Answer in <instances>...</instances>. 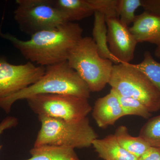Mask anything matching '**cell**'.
<instances>
[{
	"mask_svg": "<svg viewBox=\"0 0 160 160\" xmlns=\"http://www.w3.org/2000/svg\"><path fill=\"white\" fill-rule=\"evenodd\" d=\"M94 11L102 14L106 19L119 18V0H88Z\"/></svg>",
	"mask_w": 160,
	"mask_h": 160,
	"instance_id": "obj_21",
	"label": "cell"
},
{
	"mask_svg": "<svg viewBox=\"0 0 160 160\" xmlns=\"http://www.w3.org/2000/svg\"><path fill=\"white\" fill-rule=\"evenodd\" d=\"M90 90L67 61L46 67V71L34 84L7 97L0 99V108L6 113L16 101L39 94H65L89 99Z\"/></svg>",
	"mask_w": 160,
	"mask_h": 160,
	"instance_id": "obj_2",
	"label": "cell"
},
{
	"mask_svg": "<svg viewBox=\"0 0 160 160\" xmlns=\"http://www.w3.org/2000/svg\"><path fill=\"white\" fill-rule=\"evenodd\" d=\"M83 29L77 23L68 22L56 29L38 32L23 41L9 33L0 32L26 60L46 67L67 61L69 52L82 38Z\"/></svg>",
	"mask_w": 160,
	"mask_h": 160,
	"instance_id": "obj_1",
	"label": "cell"
},
{
	"mask_svg": "<svg viewBox=\"0 0 160 160\" xmlns=\"http://www.w3.org/2000/svg\"><path fill=\"white\" fill-rule=\"evenodd\" d=\"M142 7L145 11L160 16V0H141Z\"/></svg>",
	"mask_w": 160,
	"mask_h": 160,
	"instance_id": "obj_22",
	"label": "cell"
},
{
	"mask_svg": "<svg viewBox=\"0 0 160 160\" xmlns=\"http://www.w3.org/2000/svg\"><path fill=\"white\" fill-rule=\"evenodd\" d=\"M109 51L120 63H129L134 57L138 42L119 18L106 19Z\"/></svg>",
	"mask_w": 160,
	"mask_h": 160,
	"instance_id": "obj_9",
	"label": "cell"
},
{
	"mask_svg": "<svg viewBox=\"0 0 160 160\" xmlns=\"http://www.w3.org/2000/svg\"><path fill=\"white\" fill-rule=\"evenodd\" d=\"M114 135L123 149L138 158L151 147L142 138L131 136L125 126L118 127Z\"/></svg>",
	"mask_w": 160,
	"mask_h": 160,
	"instance_id": "obj_16",
	"label": "cell"
},
{
	"mask_svg": "<svg viewBox=\"0 0 160 160\" xmlns=\"http://www.w3.org/2000/svg\"><path fill=\"white\" fill-rule=\"evenodd\" d=\"M130 64L133 68L142 72L160 92V63L153 58L150 52H145L144 58L141 62Z\"/></svg>",
	"mask_w": 160,
	"mask_h": 160,
	"instance_id": "obj_17",
	"label": "cell"
},
{
	"mask_svg": "<svg viewBox=\"0 0 160 160\" xmlns=\"http://www.w3.org/2000/svg\"><path fill=\"white\" fill-rule=\"evenodd\" d=\"M16 3L14 20L20 30L26 34L32 36L69 22L52 0H17Z\"/></svg>",
	"mask_w": 160,
	"mask_h": 160,
	"instance_id": "obj_6",
	"label": "cell"
},
{
	"mask_svg": "<svg viewBox=\"0 0 160 160\" xmlns=\"http://www.w3.org/2000/svg\"><path fill=\"white\" fill-rule=\"evenodd\" d=\"M29 152L32 157L26 160H81L70 147L46 145L34 147Z\"/></svg>",
	"mask_w": 160,
	"mask_h": 160,
	"instance_id": "obj_15",
	"label": "cell"
},
{
	"mask_svg": "<svg viewBox=\"0 0 160 160\" xmlns=\"http://www.w3.org/2000/svg\"><path fill=\"white\" fill-rule=\"evenodd\" d=\"M113 90V89H112ZM116 93L122 107L124 116L134 115L148 119L152 114L144 104L138 100L132 98L126 97Z\"/></svg>",
	"mask_w": 160,
	"mask_h": 160,
	"instance_id": "obj_19",
	"label": "cell"
},
{
	"mask_svg": "<svg viewBox=\"0 0 160 160\" xmlns=\"http://www.w3.org/2000/svg\"><path fill=\"white\" fill-rule=\"evenodd\" d=\"M98 156L104 160H138L120 145L114 134H110L102 139L97 138L92 142Z\"/></svg>",
	"mask_w": 160,
	"mask_h": 160,
	"instance_id": "obj_12",
	"label": "cell"
},
{
	"mask_svg": "<svg viewBox=\"0 0 160 160\" xmlns=\"http://www.w3.org/2000/svg\"><path fill=\"white\" fill-rule=\"evenodd\" d=\"M52 5L61 12L69 22L80 21L94 14L88 0H52Z\"/></svg>",
	"mask_w": 160,
	"mask_h": 160,
	"instance_id": "obj_13",
	"label": "cell"
},
{
	"mask_svg": "<svg viewBox=\"0 0 160 160\" xmlns=\"http://www.w3.org/2000/svg\"><path fill=\"white\" fill-rule=\"evenodd\" d=\"M140 7L141 0H119V19L123 26L128 28L133 24L136 17L135 12Z\"/></svg>",
	"mask_w": 160,
	"mask_h": 160,
	"instance_id": "obj_20",
	"label": "cell"
},
{
	"mask_svg": "<svg viewBox=\"0 0 160 160\" xmlns=\"http://www.w3.org/2000/svg\"><path fill=\"white\" fill-rule=\"evenodd\" d=\"M46 67L36 66L31 62L14 65L0 57V99L7 97L27 88L43 76Z\"/></svg>",
	"mask_w": 160,
	"mask_h": 160,
	"instance_id": "obj_8",
	"label": "cell"
},
{
	"mask_svg": "<svg viewBox=\"0 0 160 160\" xmlns=\"http://www.w3.org/2000/svg\"><path fill=\"white\" fill-rule=\"evenodd\" d=\"M26 100L30 109L38 116L66 121H80L87 117L92 110L88 99L70 95L39 94Z\"/></svg>",
	"mask_w": 160,
	"mask_h": 160,
	"instance_id": "obj_7",
	"label": "cell"
},
{
	"mask_svg": "<svg viewBox=\"0 0 160 160\" xmlns=\"http://www.w3.org/2000/svg\"><path fill=\"white\" fill-rule=\"evenodd\" d=\"M138 160H160V149L150 147Z\"/></svg>",
	"mask_w": 160,
	"mask_h": 160,
	"instance_id": "obj_24",
	"label": "cell"
},
{
	"mask_svg": "<svg viewBox=\"0 0 160 160\" xmlns=\"http://www.w3.org/2000/svg\"><path fill=\"white\" fill-rule=\"evenodd\" d=\"M154 55L156 57L160 59V48L157 47L154 51Z\"/></svg>",
	"mask_w": 160,
	"mask_h": 160,
	"instance_id": "obj_25",
	"label": "cell"
},
{
	"mask_svg": "<svg viewBox=\"0 0 160 160\" xmlns=\"http://www.w3.org/2000/svg\"><path fill=\"white\" fill-rule=\"evenodd\" d=\"M130 32L138 43L148 42L160 48V16L145 11L136 15Z\"/></svg>",
	"mask_w": 160,
	"mask_h": 160,
	"instance_id": "obj_10",
	"label": "cell"
},
{
	"mask_svg": "<svg viewBox=\"0 0 160 160\" xmlns=\"http://www.w3.org/2000/svg\"><path fill=\"white\" fill-rule=\"evenodd\" d=\"M18 124V120L16 118L9 116L5 118L0 123V136L5 130L16 127ZM2 146V145H0V150Z\"/></svg>",
	"mask_w": 160,
	"mask_h": 160,
	"instance_id": "obj_23",
	"label": "cell"
},
{
	"mask_svg": "<svg viewBox=\"0 0 160 160\" xmlns=\"http://www.w3.org/2000/svg\"><path fill=\"white\" fill-rule=\"evenodd\" d=\"M94 18L92 38L95 43L99 55L103 59L110 60L114 65L119 64V62L109 51L107 42V27L105 16L98 12L95 11Z\"/></svg>",
	"mask_w": 160,
	"mask_h": 160,
	"instance_id": "obj_14",
	"label": "cell"
},
{
	"mask_svg": "<svg viewBox=\"0 0 160 160\" xmlns=\"http://www.w3.org/2000/svg\"><path fill=\"white\" fill-rule=\"evenodd\" d=\"M108 84L118 94L138 100L151 113L160 110V92L130 63L114 64Z\"/></svg>",
	"mask_w": 160,
	"mask_h": 160,
	"instance_id": "obj_5",
	"label": "cell"
},
{
	"mask_svg": "<svg viewBox=\"0 0 160 160\" xmlns=\"http://www.w3.org/2000/svg\"><path fill=\"white\" fill-rule=\"evenodd\" d=\"M67 61L91 92L102 91L109 83L113 63L100 56L92 38L82 37L69 52Z\"/></svg>",
	"mask_w": 160,
	"mask_h": 160,
	"instance_id": "obj_4",
	"label": "cell"
},
{
	"mask_svg": "<svg viewBox=\"0 0 160 160\" xmlns=\"http://www.w3.org/2000/svg\"><path fill=\"white\" fill-rule=\"evenodd\" d=\"M92 116L100 128L106 129L114 125L120 118L124 117L122 109L116 93L111 89L110 92L99 98L92 109Z\"/></svg>",
	"mask_w": 160,
	"mask_h": 160,
	"instance_id": "obj_11",
	"label": "cell"
},
{
	"mask_svg": "<svg viewBox=\"0 0 160 160\" xmlns=\"http://www.w3.org/2000/svg\"><path fill=\"white\" fill-rule=\"evenodd\" d=\"M38 118L41 127L34 147L48 145L82 149L90 147L98 138L87 117L75 122L44 116Z\"/></svg>",
	"mask_w": 160,
	"mask_h": 160,
	"instance_id": "obj_3",
	"label": "cell"
},
{
	"mask_svg": "<svg viewBox=\"0 0 160 160\" xmlns=\"http://www.w3.org/2000/svg\"><path fill=\"white\" fill-rule=\"evenodd\" d=\"M139 136L151 147L160 149V115L149 119L141 128Z\"/></svg>",
	"mask_w": 160,
	"mask_h": 160,
	"instance_id": "obj_18",
	"label": "cell"
}]
</instances>
